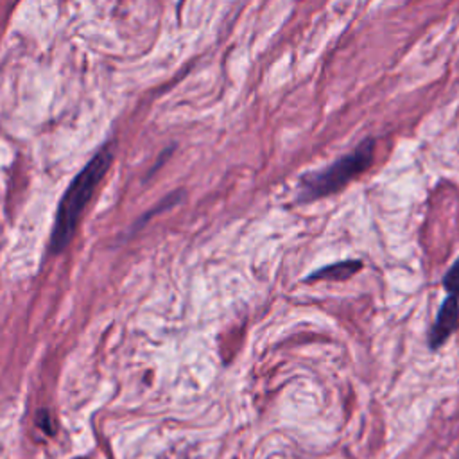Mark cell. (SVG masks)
I'll list each match as a JSON object with an SVG mask.
<instances>
[{"instance_id":"5b68a950","label":"cell","mask_w":459,"mask_h":459,"mask_svg":"<svg viewBox=\"0 0 459 459\" xmlns=\"http://www.w3.org/2000/svg\"><path fill=\"white\" fill-rule=\"evenodd\" d=\"M443 287L448 294L459 298V258L452 264V267L443 276Z\"/></svg>"},{"instance_id":"6da1fadb","label":"cell","mask_w":459,"mask_h":459,"mask_svg":"<svg viewBox=\"0 0 459 459\" xmlns=\"http://www.w3.org/2000/svg\"><path fill=\"white\" fill-rule=\"evenodd\" d=\"M111 160H113V152L109 147L99 151L66 188L65 195L61 197V203H59L57 213H56L54 230L50 235V249L54 253L63 251L68 246V242L72 240L77 222H79L88 201L91 199L93 192L97 190L99 183L106 176V172L111 165Z\"/></svg>"},{"instance_id":"3957f363","label":"cell","mask_w":459,"mask_h":459,"mask_svg":"<svg viewBox=\"0 0 459 459\" xmlns=\"http://www.w3.org/2000/svg\"><path fill=\"white\" fill-rule=\"evenodd\" d=\"M459 323V298L448 294L437 310L436 321L429 332V344L432 350L439 348L450 333L457 328Z\"/></svg>"},{"instance_id":"7a4b0ae2","label":"cell","mask_w":459,"mask_h":459,"mask_svg":"<svg viewBox=\"0 0 459 459\" xmlns=\"http://www.w3.org/2000/svg\"><path fill=\"white\" fill-rule=\"evenodd\" d=\"M375 154V140H362L351 152L335 160L325 169L307 172L301 176L298 185V201H316L330 194L339 192L350 181L359 178L364 170L369 169Z\"/></svg>"},{"instance_id":"277c9868","label":"cell","mask_w":459,"mask_h":459,"mask_svg":"<svg viewBox=\"0 0 459 459\" xmlns=\"http://www.w3.org/2000/svg\"><path fill=\"white\" fill-rule=\"evenodd\" d=\"M362 269V262L359 260H342L337 264H330L326 267H321L317 271H314L312 274L307 276L308 281L314 280H348L350 276H353L355 273H359Z\"/></svg>"}]
</instances>
